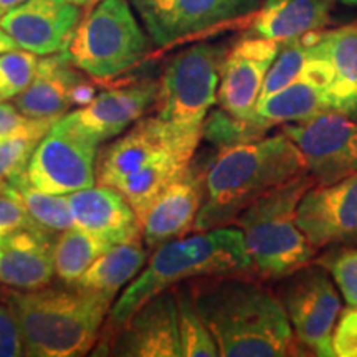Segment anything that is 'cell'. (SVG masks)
Returning a JSON list of instances; mask_svg holds the SVG:
<instances>
[{
	"mask_svg": "<svg viewBox=\"0 0 357 357\" xmlns=\"http://www.w3.org/2000/svg\"><path fill=\"white\" fill-rule=\"evenodd\" d=\"M296 223L312 248L357 243V172L331 184H316L303 195Z\"/></svg>",
	"mask_w": 357,
	"mask_h": 357,
	"instance_id": "13",
	"label": "cell"
},
{
	"mask_svg": "<svg viewBox=\"0 0 357 357\" xmlns=\"http://www.w3.org/2000/svg\"><path fill=\"white\" fill-rule=\"evenodd\" d=\"M55 236L43 229L15 230L0 238V283L3 288L33 291L55 275Z\"/></svg>",
	"mask_w": 357,
	"mask_h": 357,
	"instance_id": "19",
	"label": "cell"
},
{
	"mask_svg": "<svg viewBox=\"0 0 357 357\" xmlns=\"http://www.w3.org/2000/svg\"><path fill=\"white\" fill-rule=\"evenodd\" d=\"M278 50L280 42L275 40L247 37L227 52L217 89L220 108L243 119L255 118L266 71Z\"/></svg>",
	"mask_w": 357,
	"mask_h": 357,
	"instance_id": "18",
	"label": "cell"
},
{
	"mask_svg": "<svg viewBox=\"0 0 357 357\" xmlns=\"http://www.w3.org/2000/svg\"><path fill=\"white\" fill-rule=\"evenodd\" d=\"M2 300L19 321L25 356L75 357L91 351L114 298L77 284L33 291L3 289Z\"/></svg>",
	"mask_w": 357,
	"mask_h": 357,
	"instance_id": "4",
	"label": "cell"
},
{
	"mask_svg": "<svg viewBox=\"0 0 357 357\" xmlns=\"http://www.w3.org/2000/svg\"><path fill=\"white\" fill-rule=\"evenodd\" d=\"M24 2L25 0H0V17H3L7 12H10L12 8L19 7Z\"/></svg>",
	"mask_w": 357,
	"mask_h": 357,
	"instance_id": "40",
	"label": "cell"
},
{
	"mask_svg": "<svg viewBox=\"0 0 357 357\" xmlns=\"http://www.w3.org/2000/svg\"><path fill=\"white\" fill-rule=\"evenodd\" d=\"M318 184L310 172L284 182L236 217L242 230L250 270L263 281H278L314 260L311 247L296 223V208L303 195Z\"/></svg>",
	"mask_w": 357,
	"mask_h": 357,
	"instance_id": "5",
	"label": "cell"
},
{
	"mask_svg": "<svg viewBox=\"0 0 357 357\" xmlns=\"http://www.w3.org/2000/svg\"><path fill=\"white\" fill-rule=\"evenodd\" d=\"M202 132L182 131L171 123L153 116L139 119L100 154L96 164V182L100 185L116 184L139 171L147 162L169 153L195 155Z\"/></svg>",
	"mask_w": 357,
	"mask_h": 357,
	"instance_id": "10",
	"label": "cell"
},
{
	"mask_svg": "<svg viewBox=\"0 0 357 357\" xmlns=\"http://www.w3.org/2000/svg\"><path fill=\"white\" fill-rule=\"evenodd\" d=\"M37 66V55L22 48L0 55V101L19 96L32 83Z\"/></svg>",
	"mask_w": 357,
	"mask_h": 357,
	"instance_id": "32",
	"label": "cell"
},
{
	"mask_svg": "<svg viewBox=\"0 0 357 357\" xmlns=\"http://www.w3.org/2000/svg\"><path fill=\"white\" fill-rule=\"evenodd\" d=\"M158 91L159 82L154 79L106 89L86 106L61 116L60 123L100 146L102 141L119 136L154 108Z\"/></svg>",
	"mask_w": 357,
	"mask_h": 357,
	"instance_id": "15",
	"label": "cell"
},
{
	"mask_svg": "<svg viewBox=\"0 0 357 357\" xmlns=\"http://www.w3.org/2000/svg\"><path fill=\"white\" fill-rule=\"evenodd\" d=\"M273 126L275 124L258 116L243 119L220 108L208 111L202 124V139L212 144L217 151H223L260 141L268 136Z\"/></svg>",
	"mask_w": 357,
	"mask_h": 357,
	"instance_id": "29",
	"label": "cell"
},
{
	"mask_svg": "<svg viewBox=\"0 0 357 357\" xmlns=\"http://www.w3.org/2000/svg\"><path fill=\"white\" fill-rule=\"evenodd\" d=\"M337 2L344 3V6H351V7H357V0H337Z\"/></svg>",
	"mask_w": 357,
	"mask_h": 357,
	"instance_id": "42",
	"label": "cell"
},
{
	"mask_svg": "<svg viewBox=\"0 0 357 357\" xmlns=\"http://www.w3.org/2000/svg\"><path fill=\"white\" fill-rule=\"evenodd\" d=\"M151 38L129 0H100L79 20L68 53L75 66L96 79L131 70L149 53Z\"/></svg>",
	"mask_w": 357,
	"mask_h": 357,
	"instance_id": "6",
	"label": "cell"
},
{
	"mask_svg": "<svg viewBox=\"0 0 357 357\" xmlns=\"http://www.w3.org/2000/svg\"><path fill=\"white\" fill-rule=\"evenodd\" d=\"M17 43L13 42L10 35H8L6 30L0 26V55H3V53L7 52H12V50H17Z\"/></svg>",
	"mask_w": 357,
	"mask_h": 357,
	"instance_id": "39",
	"label": "cell"
},
{
	"mask_svg": "<svg viewBox=\"0 0 357 357\" xmlns=\"http://www.w3.org/2000/svg\"><path fill=\"white\" fill-rule=\"evenodd\" d=\"M211 162L192 159L189 169L166 187L139 218L147 248H158L169 240L181 238L194 229L205 194V176Z\"/></svg>",
	"mask_w": 357,
	"mask_h": 357,
	"instance_id": "17",
	"label": "cell"
},
{
	"mask_svg": "<svg viewBox=\"0 0 357 357\" xmlns=\"http://www.w3.org/2000/svg\"><path fill=\"white\" fill-rule=\"evenodd\" d=\"M283 131L301 151L307 172L318 184H331L357 172V118L323 113Z\"/></svg>",
	"mask_w": 357,
	"mask_h": 357,
	"instance_id": "12",
	"label": "cell"
},
{
	"mask_svg": "<svg viewBox=\"0 0 357 357\" xmlns=\"http://www.w3.org/2000/svg\"><path fill=\"white\" fill-rule=\"evenodd\" d=\"M79 8L71 0H25L0 17V26L22 50L53 55L68 50L82 20Z\"/></svg>",
	"mask_w": 357,
	"mask_h": 357,
	"instance_id": "16",
	"label": "cell"
},
{
	"mask_svg": "<svg viewBox=\"0 0 357 357\" xmlns=\"http://www.w3.org/2000/svg\"><path fill=\"white\" fill-rule=\"evenodd\" d=\"M25 356L24 339L15 312L6 301H0V357Z\"/></svg>",
	"mask_w": 357,
	"mask_h": 357,
	"instance_id": "37",
	"label": "cell"
},
{
	"mask_svg": "<svg viewBox=\"0 0 357 357\" xmlns=\"http://www.w3.org/2000/svg\"><path fill=\"white\" fill-rule=\"evenodd\" d=\"M146 261L147 250L142 247L141 238L113 245L71 284L116 298L128 283L141 273Z\"/></svg>",
	"mask_w": 357,
	"mask_h": 357,
	"instance_id": "24",
	"label": "cell"
},
{
	"mask_svg": "<svg viewBox=\"0 0 357 357\" xmlns=\"http://www.w3.org/2000/svg\"><path fill=\"white\" fill-rule=\"evenodd\" d=\"M66 199L75 225L111 245L142 236L139 218L116 187L98 184L73 192Z\"/></svg>",
	"mask_w": 357,
	"mask_h": 357,
	"instance_id": "20",
	"label": "cell"
},
{
	"mask_svg": "<svg viewBox=\"0 0 357 357\" xmlns=\"http://www.w3.org/2000/svg\"><path fill=\"white\" fill-rule=\"evenodd\" d=\"M40 141L24 136L0 139V192L8 182L26 176V167Z\"/></svg>",
	"mask_w": 357,
	"mask_h": 357,
	"instance_id": "34",
	"label": "cell"
},
{
	"mask_svg": "<svg viewBox=\"0 0 357 357\" xmlns=\"http://www.w3.org/2000/svg\"><path fill=\"white\" fill-rule=\"evenodd\" d=\"M329 0H265L250 37L284 42L319 32L329 24Z\"/></svg>",
	"mask_w": 357,
	"mask_h": 357,
	"instance_id": "23",
	"label": "cell"
},
{
	"mask_svg": "<svg viewBox=\"0 0 357 357\" xmlns=\"http://www.w3.org/2000/svg\"><path fill=\"white\" fill-rule=\"evenodd\" d=\"M98 144L60 119L35 147L26 167L30 184L55 195H70L96 182Z\"/></svg>",
	"mask_w": 357,
	"mask_h": 357,
	"instance_id": "9",
	"label": "cell"
},
{
	"mask_svg": "<svg viewBox=\"0 0 357 357\" xmlns=\"http://www.w3.org/2000/svg\"><path fill=\"white\" fill-rule=\"evenodd\" d=\"M231 273H252L243 234L238 227L225 225L195 231V235L181 236L159 245L146 261L144 270L128 284L109 310L98 342L113 336L155 294L184 281Z\"/></svg>",
	"mask_w": 357,
	"mask_h": 357,
	"instance_id": "3",
	"label": "cell"
},
{
	"mask_svg": "<svg viewBox=\"0 0 357 357\" xmlns=\"http://www.w3.org/2000/svg\"><path fill=\"white\" fill-rule=\"evenodd\" d=\"M79 71L68 50L43 56L32 83L15 98L17 109L30 118L63 116L75 106V89L84 82Z\"/></svg>",
	"mask_w": 357,
	"mask_h": 357,
	"instance_id": "21",
	"label": "cell"
},
{
	"mask_svg": "<svg viewBox=\"0 0 357 357\" xmlns=\"http://www.w3.org/2000/svg\"><path fill=\"white\" fill-rule=\"evenodd\" d=\"M0 194L15 199L40 229L55 234V231L68 230L75 225L68 199H65V195L47 194L37 189L30 184L29 176L8 182L2 187Z\"/></svg>",
	"mask_w": 357,
	"mask_h": 357,
	"instance_id": "27",
	"label": "cell"
},
{
	"mask_svg": "<svg viewBox=\"0 0 357 357\" xmlns=\"http://www.w3.org/2000/svg\"><path fill=\"white\" fill-rule=\"evenodd\" d=\"M307 172L306 160L287 134L218 151L205 176V194L192 231L235 223L266 192Z\"/></svg>",
	"mask_w": 357,
	"mask_h": 357,
	"instance_id": "2",
	"label": "cell"
},
{
	"mask_svg": "<svg viewBox=\"0 0 357 357\" xmlns=\"http://www.w3.org/2000/svg\"><path fill=\"white\" fill-rule=\"evenodd\" d=\"M312 50L323 55L333 68V79L326 91L331 113L357 118V24L318 33Z\"/></svg>",
	"mask_w": 357,
	"mask_h": 357,
	"instance_id": "22",
	"label": "cell"
},
{
	"mask_svg": "<svg viewBox=\"0 0 357 357\" xmlns=\"http://www.w3.org/2000/svg\"><path fill=\"white\" fill-rule=\"evenodd\" d=\"M194 158L195 155L185 153L160 155L147 162L139 171L123 178L119 184H116V189L126 197L137 218H141L160 192L171 185L174 181H177L182 174H185Z\"/></svg>",
	"mask_w": 357,
	"mask_h": 357,
	"instance_id": "25",
	"label": "cell"
},
{
	"mask_svg": "<svg viewBox=\"0 0 357 357\" xmlns=\"http://www.w3.org/2000/svg\"><path fill=\"white\" fill-rule=\"evenodd\" d=\"M227 48L199 43L172 56L159 79L158 118L182 131L202 132V124L217 101Z\"/></svg>",
	"mask_w": 357,
	"mask_h": 357,
	"instance_id": "7",
	"label": "cell"
},
{
	"mask_svg": "<svg viewBox=\"0 0 357 357\" xmlns=\"http://www.w3.org/2000/svg\"><path fill=\"white\" fill-rule=\"evenodd\" d=\"M316 261L331 273L347 305L357 306V248L331 247Z\"/></svg>",
	"mask_w": 357,
	"mask_h": 357,
	"instance_id": "33",
	"label": "cell"
},
{
	"mask_svg": "<svg viewBox=\"0 0 357 357\" xmlns=\"http://www.w3.org/2000/svg\"><path fill=\"white\" fill-rule=\"evenodd\" d=\"M333 349L337 357H357V306L341 311L333 331Z\"/></svg>",
	"mask_w": 357,
	"mask_h": 357,
	"instance_id": "36",
	"label": "cell"
},
{
	"mask_svg": "<svg viewBox=\"0 0 357 357\" xmlns=\"http://www.w3.org/2000/svg\"><path fill=\"white\" fill-rule=\"evenodd\" d=\"M113 247L109 242L73 225L55 240V275L66 284L75 283L98 257Z\"/></svg>",
	"mask_w": 357,
	"mask_h": 357,
	"instance_id": "28",
	"label": "cell"
},
{
	"mask_svg": "<svg viewBox=\"0 0 357 357\" xmlns=\"http://www.w3.org/2000/svg\"><path fill=\"white\" fill-rule=\"evenodd\" d=\"M71 2L78 7H91L95 6L96 2H100V0H71Z\"/></svg>",
	"mask_w": 357,
	"mask_h": 357,
	"instance_id": "41",
	"label": "cell"
},
{
	"mask_svg": "<svg viewBox=\"0 0 357 357\" xmlns=\"http://www.w3.org/2000/svg\"><path fill=\"white\" fill-rule=\"evenodd\" d=\"M265 0H129L151 42L167 47L255 12Z\"/></svg>",
	"mask_w": 357,
	"mask_h": 357,
	"instance_id": "11",
	"label": "cell"
},
{
	"mask_svg": "<svg viewBox=\"0 0 357 357\" xmlns=\"http://www.w3.org/2000/svg\"><path fill=\"white\" fill-rule=\"evenodd\" d=\"M328 111L323 89L300 77L296 82L258 101L255 113L258 118L276 126L307 121Z\"/></svg>",
	"mask_w": 357,
	"mask_h": 357,
	"instance_id": "26",
	"label": "cell"
},
{
	"mask_svg": "<svg viewBox=\"0 0 357 357\" xmlns=\"http://www.w3.org/2000/svg\"><path fill=\"white\" fill-rule=\"evenodd\" d=\"M22 229H40L15 199L0 194V238Z\"/></svg>",
	"mask_w": 357,
	"mask_h": 357,
	"instance_id": "38",
	"label": "cell"
},
{
	"mask_svg": "<svg viewBox=\"0 0 357 357\" xmlns=\"http://www.w3.org/2000/svg\"><path fill=\"white\" fill-rule=\"evenodd\" d=\"M222 357H283L293 329L278 294L253 273L204 276L187 284Z\"/></svg>",
	"mask_w": 357,
	"mask_h": 357,
	"instance_id": "1",
	"label": "cell"
},
{
	"mask_svg": "<svg viewBox=\"0 0 357 357\" xmlns=\"http://www.w3.org/2000/svg\"><path fill=\"white\" fill-rule=\"evenodd\" d=\"M177 319L181 351L185 357H218V347L211 329L204 323L202 316L192 301L189 288L177 284Z\"/></svg>",
	"mask_w": 357,
	"mask_h": 357,
	"instance_id": "30",
	"label": "cell"
},
{
	"mask_svg": "<svg viewBox=\"0 0 357 357\" xmlns=\"http://www.w3.org/2000/svg\"><path fill=\"white\" fill-rule=\"evenodd\" d=\"M318 33L319 32H311L280 43L278 55H276L273 63L266 71L265 82H263L260 91V100H265V98L280 91V89H283L300 78L303 66L307 60L310 45L314 42Z\"/></svg>",
	"mask_w": 357,
	"mask_h": 357,
	"instance_id": "31",
	"label": "cell"
},
{
	"mask_svg": "<svg viewBox=\"0 0 357 357\" xmlns=\"http://www.w3.org/2000/svg\"><path fill=\"white\" fill-rule=\"evenodd\" d=\"M60 118H30L20 113L17 106L0 101V139L20 136L42 139Z\"/></svg>",
	"mask_w": 357,
	"mask_h": 357,
	"instance_id": "35",
	"label": "cell"
},
{
	"mask_svg": "<svg viewBox=\"0 0 357 357\" xmlns=\"http://www.w3.org/2000/svg\"><path fill=\"white\" fill-rule=\"evenodd\" d=\"M95 356L182 357L176 288L155 294L106 341Z\"/></svg>",
	"mask_w": 357,
	"mask_h": 357,
	"instance_id": "14",
	"label": "cell"
},
{
	"mask_svg": "<svg viewBox=\"0 0 357 357\" xmlns=\"http://www.w3.org/2000/svg\"><path fill=\"white\" fill-rule=\"evenodd\" d=\"M276 283V294L298 341L316 356L336 357L333 331L342 301L331 273L318 261H311Z\"/></svg>",
	"mask_w": 357,
	"mask_h": 357,
	"instance_id": "8",
	"label": "cell"
}]
</instances>
